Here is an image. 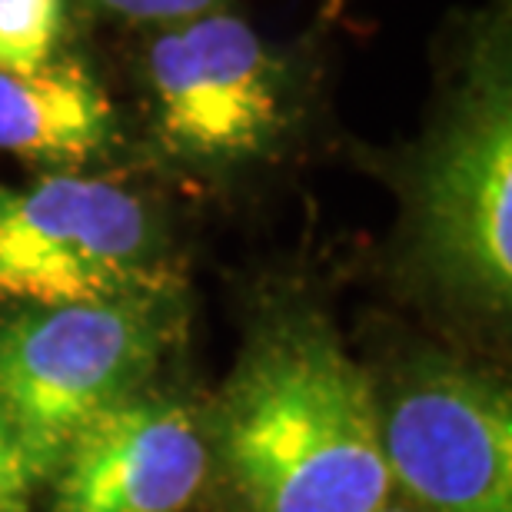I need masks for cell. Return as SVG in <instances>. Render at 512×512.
Instances as JSON below:
<instances>
[{"instance_id":"cell-6","label":"cell","mask_w":512,"mask_h":512,"mask_svg":"<svg viewBox=\"0 0 512 512\" xmlns=\"http://www.w3.org/2000/svg\"><path fill=\"white\" fill-rule=\"evenodd\" d=\"M147 77L163 143L177 157H256L283 120L280 74L263 40L233 14H200L153 40Z\"/></svg>"},{"instance_id":"cell-4","label":"cell","mask_w":512,"mask_h":512,"mask_svg":"<svg viewBox=\"0 0 512 512\" xmlns=\"http://www.w3.org/2000/svg\"><path fill=\"white\" fill-rule=\"evenodd\" d=\"M419 243L449 290L486 310L512 293V90L506 57L469 74L419 173Z\"/></svg>"},{"instance_id":"cell-11","label":"cell","mask_w":512,"mask_h":512,"mask_svg":"<svg viewBox=\"0 0 512 512\" xmlns=\"http://www.w3.org/2000/svg\"><path fill=\"white\" fill-rule=\"evenodd\" d=\"M107 10L130 20H150V24H183L200 14H210L217 0H97Z\"/></svg>"},{"instance_id":"cell-7","label":"cell","mask_w":512,"mask_h":512,"mask_svg":"<svg viewBox=\"0 0 512 512\" xmlns=\"http://www.w3.org/2000/svg\"><path fill=\"white\" fill-rule=\"evenodd\" d=\"M207 466V439L190 406L137 389L74 436L50 476V512H187Z\"/></svg>"},{"instance_id":"cell-9","label":"cell","mask_w":512,"mask_h":512,"mask_svg":"<svg viewBox=\"0 0 512 512\" xmlns=\"http://www.w3.org/2000/svg\"><path fill=\"white\" fill-rule=\"evenodd\" d=\"M64 0H0V74H30L54 60Z\"/></svg>"},{"instance_id":"cell-5","label":"cell","mask_w":512,"mask_h":512,"mask_svg":"<svg viewBox=\"0 0 512 512\" xmlns=\"http://www.w3.org/2000/svg\"><path fill=\"white\" fill-rule=\"evenodd\" d=\"M389 479L433 512H512L506 386L466 366H419L380 406Z\"/></svg>"},{"instance_id":"cell-8","label":"cell","mask_w":512,"mask_h":512,"mask_svg":"<svg viewBox=\"0 0 512 512\" xmlns=\"http://www.w3.org/2000/svg\"><path fill=\"white\" fill-rule=\"evenodd\" d=\"M114 140V107L77 60L0 74V150L74 173Z\"/></svg>"},{"instance_id":"cell-2","label":"cell","mask_w":512,"mask_h":512,"mask_svg":"<svg viewBox=\"0 0 512 512\" xmlns=\"http://www.w3.org/2000/svg\"><path fill=\"white\" fill-rule=\"evenodd\" d=\"M173 296L0 313V426L37 479L90 419L137 393L173 343Z\"/></svg>"},{"instance_id":"cell-10","label":"cell","mask_w":512,"mask_h":512,"mask_svg":"<svg viewBox=\"0 0 512 512\" xmlns=\"http://www.w3.org/2000/svg\"><path fill=\"white\" fill-rule=\"evenodd\" d=\"M37 486L40 479L30 469L24 449L0 426V512H30V496Z\"/></svg>"},{"instance_id":"cell-3","label":"cell","mask_w":512,"mask_h":512,"mask_svg":"<svg viewBox=\"0 0 512 512\" xmlns=\"http://www.w3.org/2000/svg\"><path fill=\"white\" fill-rule=\"evenodd\" d=\"M157 220L100 177L47 173L0 187V306H77L173 296Z\"/></svg>"},{"instance_id":"cell-12","label":"cell","mask_w":512,"mask_h":512,"mask_svg":"<svg viewBox=\"0 0 512 512\" xmlns=\"http://www.w3.org/2000/svg\"><path fill=\"white\" fill-rule=\"evenodd\" d=\"M380 512H406V509H389V506H383Z\"/></svg>"},{"instance_id":"cell-1","label":"cell","mask_w":512,"mask_h":512,"mask_svg":"<svg viewBox=\"0 0 512 512\" xmlns=\"http://www.w3.org/2000/svg\"><path fill=\"white\" fill-rule=\"evenodd\" d=\"M213 443L247 512H380L393 489L373 380L316 313L256 333Z\"/></svg>"}]
</instances>
